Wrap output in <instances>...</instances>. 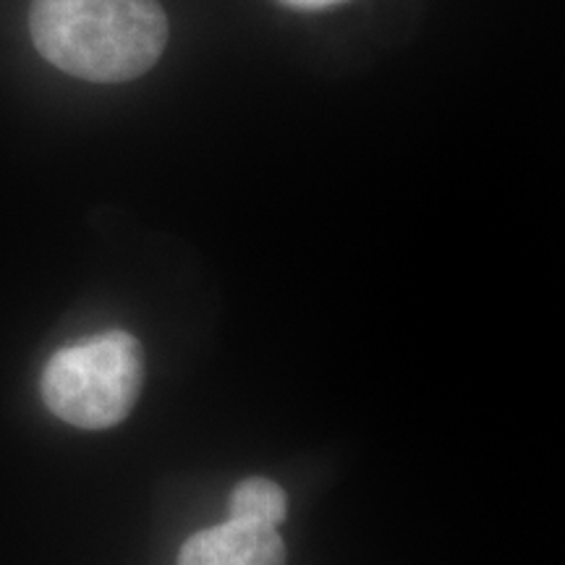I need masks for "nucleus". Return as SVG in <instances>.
<instances>
[{"instance_id": "nucleus-4", "label": "nucleus", "mask_w": 565, "mask_h": 565, "mask_svg": "<svg viewBox=\"0 0 565 565\" xmlns=\"http://www.w3.org/2000/svg\"><path fill=\"white\" fill-rule=\"evenodd\" d=\"M288 515V494L267 477H249L233 487L228 498V519L257 521L278 529Z\"/></svg>"}, {"instance_id": "nucleus-1", "label": "nucleus", "mask_w": 565, "mask_h": 565, "mask_svg": "<svg viewBox=\"0 0 565 565\" xmlns=\"http://www.w3.org/2000/svg\"><path fill=\"white\" fill-rule=\"evenodd\" d=\"M30 34L63 74L121 84L160 61L168 17L158 0H32Z\"/></svg>"}, {"instance_id": "nucleus-3", "label": "nucleus", "mask_w": 565, "mask_h": 565, "mask_svg": "<svg viewBox=\"0 0 565 565\" xmlns=\"http://www.w3.org/2000/svg\"><path fill=\"white\" fill-rule=\"evenodd\" d=\"M179 565H286V545L275 526L228 519L189 536Z\"/></svg>"}, {"instance_id": "nucleus-2", "label": "nucleus", "mask_w": 565, "mask_h": 565, "mask_svg": "<svg viewBox=\"0 0 565 565\" xmlns=\"http://www.w3.org/2000/svg\"><path fill=\"white\" fill-rule=\"evenodd\" d=\"M145 380V353L126 330L63 345L42 372V401L66 424L108 429L131 414Z\"/></svg>"}, {"instance_id": "nucleus-5", "label": "nucleus", "mask_w": 565, "mask_h": 565, "mask_svg": "<svg viewBox=\"0 0 565 565\" xmlns=\"http://www.w3.org/2000/svg\"><path fill=\"white\" fill-rule=\"evenodd\" d=\"M280 3L296 11H322V9H330V6L343 3V0H280Z\"/></svg>"}]
</instances>
